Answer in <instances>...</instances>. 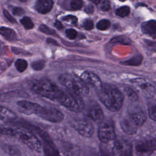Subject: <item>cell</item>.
Wrapping results in <instances>:
<instances>
[{
    "label": "cell",
    "mask_w": 156,
    "mask_h": 156,
    "mask_svg": "<svg viewBox=\"0 0 156 156\" xmlns=\"http://www.w3.org/2000/svg\"><path fill=\"white\" fill-rule=\"evenodd\" d=\"M99 100L110 111H118L124 101L122 93L116 87L110 84H104L98 90Z\"/></svg>",
    "instance_id": "6da1fadb"
},
{
    "label": "cell",
    "mask_w": 156,
    "mask_h": 156,
    "mask_svg": "<svg viewBox=\"0 0 156 156\" xmlns=\"http://www.w3.org/2000/svg\"><path fill=\"white\" fill-rule=\"evenodd\" d=\"M1 132L4 134L13 135L24 144L28 146L30 149L40 152L41 150V145L39 139L32 132L25 128L17 127L15 129H1Z\"/></svg>",
    "instance_id": "7a4b0ae2"
},
{
    "label": "cell",
    "mask_w": 156,
    "mask_h": 156,
    "mask_svg": "<svg viewBox=\"0 0 156 156\" xmlns=\"http://www.w3.org/2000/svg\"><path fill=\"white\" fill-rule=\"evenodd\" d=\"M60 83L65 87L68 91L80 96H86L89 93L88 85L80 78L74 74L65 73L60 76Z\"/></svg>",
    "instance_id": "3957f363"
},
{
    "label": "cell",
    "mask_w": 156,
    "mask_h": 156,
    "mask_svg": "<svg viewBox=\"0 0 156 156\" xmlns=\"http://www.w3.org/2000/svg\"><path fill=\"white\" fill-rule=\"evenodd\" d=\"M32 89L37 94L52 101H58L63 91L49 80L41 79L33 83Z\"/></svg>",
    "instance_id": "277c9868"
},
{
    "label": "cell",
    "mask_w": 156,
    "mask_h": 156,
    "mask_svg": "<svg viewBox=\"0 0 156 156\" xmlns=\"http://www.w3.org/2000/svg\"><path fill=\"white\" fill-rule=\"evenodd\" d=\"M70 111L79 113L85 108V103L81 96L72 92L63 91L57 101Z\"/></svg>",
    "instance_id": "5b68a950"
},
{
    "label": "cell",
    "mask_w": 156,
    "mask_h": 156,
    "mask_svg": "<svg viewBox=\"0 0 156 156\" xmlns=\"http://www.w3.org/2000/svg\"><path fill=\"white\" fill-rule=\"evenodd\" d=\"M98 138L104 143H109L115 139V132L113 122L112 120L103 119L98 129Z\"/></svg>",
    "instance_id": "8992f818"
},
{
    "label": "cell",
    "mask_w": 156,
    "mask_h": 156,
    "mask_svg": "<svg viewBox=\"0 0 156 156\" xmlns=\"http://www.w3.org/2000/svg\"><path fill=\"white\" fill-rule=\"evenodd\" d=\"M35 115L51 122H60L63 119V114L58 109L51 107L40 105Z\"/></svg>",
    "instance_id": "52a82bcc"
},
{
    "label": "cell",
    "mask_w": 156,
    "mask_h": 156,
    "mask_svg": "<svg viewBox=\"0 0 156 156\" xmlns=\"http://www.w3.org/2000/svg\"><path fill=\"white\" fill-rule=\"evenodd\" d=\"M135 88L144 96L152 98L155 95V90L154 87L149 82L142 78H136L130 80Z\"/></svg>",
    "instance_id": "ba28073f"
},
{
    "label": "cell",
    "mask_w": 156,
    "mask_h": 156,
    "mask_svg": "<svg viewBox=\"0 0 156 156\" xmlns=\"http://www.w3.org/2000/svg\"><path fill=\"white\" fill-rule=\"evenodd\" d=\"M112 153L116 155H131L132 145L131 144L123 139L114 140L112 146Z\"/></svg>",
    "instance_id": "9c48e42d"
},
{
    "label": "cell",
    "mask_w": 156,
    "mask_h": 156,
    "mask_svg": "<svg viewBox=\"0 0 156 156\" xmlns=\"http://www.w3.org/2000/svg\"><path fill=\"white\" fill-rule=\"evenodd\" d=\"M90 120L89 119H81L74 122V128L83 136L90 137L94 132V126Z\"/></svg>",
    "instance_id": "30bf717a"
},
{
    "label": "cell",
    "mask_w": 156,
    "mask_h": 156,
    "mask_svg": "<svg viewBox=\"0 0 156 156\" xmlns=\"http://www.w3.org/2000/svg\"><path fill=\"white\" fill-rule=\"evenodd\" d=\"M156 146V141L153 139H145L137 143L135 151L140 155H148L151 154Z\"/></svg>",
    "instance_id": "8fae6325"
},
{
    "label": "cell",
    "mask_w": 156,
    "mask_h": 156,
    "mask_svg": "<svg viewBox=\"0 0 156 156\" xmlns=\"http://www.w3.org/2000/svg\"><path fill=\"white\" fill-rule=\"evenodd\" d=\"M87 118L95 122H101L104 118L103 112L101 108L97 104L90 105L85 110V113Z\"/></svg>",
    "instance_id": "7c38bea8"
},
{
    "label": "cell",
    "mask_w": 156,
    "mask_h": 156,
    "mask_svg": "<svg viewBox=\"0 0 156 156\" xmlns=\"http://www.w3.org/2000/svg\"><path fill=\"white\" fill-rule=\"evenodd\" d=\"M80 77L87 85L98 90L103 85L99 77L96 74L91 71H87L83 72Z\"/></svg>",
    "instance_id": "4fadbf2b"
},
{
    "label": "cell",
    "mask_w": 156,
    "mask_h": 156,
    "mask_svg": "<svg viewBox=\"0 0 156 156\" xmlns=\"http://www.w3.org/2000/svg\"><path fill=\"white\" fill-rule=\"evenodd\" d=\"M138 127L141 126L146 121V115L145 112L140 108L132 110L126 115Z\"/></svg>",
    "instance_id": "5bb4252c"
},
{
    "label": "cell",
    "mask_w": 156,
    "mask_h": 156,
    "mask_svg": "<svg viewBox=\"0 0 156 156\" xmlns=\"http://www.w3.org/2000/svg\"><path fill=\"white\" fill-rule=\"evenodd\" d=\"M17 105L18 107L23 112V113L27 115L35 114L39 106L40 105L36 102L26 100L18 101L17 102Z\"/></svg>",
    "instance_id": "9a60e30c"
},
{
    "label": "cell",
    "mask_w": 156,
    "mask_h": 156,
    "mask_svg": "<svg viewBox=\"0 0 156 156\" xmlns=\"http://www.w3.org/2000/svg\"><path fill=\"white\" fill-rule=\"evenodd\" d=\"M121 126L122 130L128 135L135 134L138 128V127L127 115H126L121 120Z\"/></svg>",
    "instance_id": "2e32d148"
},
{
    "label": "cell",
    "mask_w": 156,
    "mask_h": 156,
    "mask_svg": "<svg viewBox=\"0 0 156 156\" xmlns=\"http://www.w3.org/2000/svg\"><path fill=\"white\" fill-rule=\"evenodd\" d=\"M53 5L52 0H37L35 5V9L38 13L46 14L52 9Z\"/></svg>",
    "instance_id": "e0dca14e"
},
{
    "label": "cell",
    "mask_w": 156,
    "mask_h": 156,
    "mask_svg": "<svg viewBox=\"0 0 156 156\" xmlns=\"http://www.w3.org/2000/svg\"><path fill=\"white\" fill-rule=\"evenodd\" d=\"M142 32L152 37L156 38V21L155 20H149L143 23L141 25Z\"/></svg>",
    "instance_id": "ac0fdd59"
},
{
    "label": "cell",
    "mask_w": 156,
    "mask_h": 156,
    "mask_svg": "<svg viewBox=\"0 0 156 156\" xmlns=\"http://www.w3.org/2000/svg\"><path fill=\"white\" fill-rule=\"evenodd\" d=\"M1 119L4 121H12L16 119V115L8 108L1 107Z\"/></svg>",
    "instance_id": "d6986e66"
},
{
    "label": "cell",
    "mask_w": 156,
    "mask_h": 156,
    "mask_svg": "<svg viewBox=\"0 0 156 156\" xmlns=\"http://www.w3.org/2000/svg\"><path fill=\"white\" fill-rule=\"evenodd\" d=\"M0 32L4 38L9 40H13L16 37L15 31L8 27H1L0 29Z\"/></svg>",
    "instance_id": "ffe728a7"
},
{
    "label": "cell",
    "mask_w": 156,
    "mask_h": 156,
    "mask_svg": "<svg viewBox=\"0 0 156 156\" xmlns=\"http://www.w3.org/2000/svg\"><path fill=\"white\" fill-rule=\"evenodd\" d=\"M130 11V9L129 7L124 5L117 9L116 10V14L120 17L124 18L127 16L129 14Z\"/></svg>",
    "instance_id": "44dd1931"
},
{
    "label": "cell",
    "mask_w": 156,
    "mask_h": 156,
    "mask_svg": "<svg viewBox=\"0 0 156 156\" xmlns=\"http://www.w3.org/2000/svg\"><path fill=\"white\" fill-rule=\"evenodd\" d=\"M15 66L18 71L23 72L27 67V63L25 60L19 58L16 60Z\"/></svg>",
    "instance_id": "7402d4cb"
},
{
    "label": "cell",
    "mask_w": 156,
    "mask_h": 156,
    "mask_svg": "<svg viewBox=\"0 0 156 156\" xmlns=\"http://www.w3.org/2000/svg\"><path fill=\"white\" fill-rule=\"evenodd\" d=\"M142 60H143V57L141 55H137L133 57V58H132L131 59L124 62V63L128 65L136 66V65H140L142 62Z\"/></svg>",
    "instance_id": "603a6c76"
},
{
    "label": "cell",
    "mask_w": 156,
    "mask_h": 156,
    "mask_svg": "<svg viewBox=\"0 0 156 156\" xmlns=\"http://www.w3.org/2000/svg\"><path fill=\"white\" fill-rule=\"evenodd\" d=\"M20 22L21 24L24 26V27L26 29H31L34 27V24L31 20V19L27 16L23 17L21 20Z\"/></svg>",
    "instance_id": "cb8c5ba5"
},
{
    "label": "cell",
    "mask_w": 156,
    "mask_h": 156,
    "mask_svg": "<svg viewBox=\"0 0 156 156\" xmlns=\"http://www.w3.org/2000/svg\"><path fill=\"white\" fill-rule=\"evenodd\" d=\"M110 26V22L108 20H102L99 21L96 25L98 29L100 30H105L108 29Z\"/></svg>",
    "instance_id": "d4e9b609"
},
{
    "label": "cell",
    "mask_w": 156,
    "mask_h": 156,
    "mask_svg": "<svg viewBox=\"0 0 156 156\" xmlns=\"http://www.w3.org/2000/svg\"><path fill=\"white\" fill-rule=\"evenodd\" d=\"M45 66V62L43 60H39L32 62V67L34 70L40 71L44 68Z\"/></svg>",
    "instance_id": "484cf974"
},
{
    "label": "cell",
    "mask_w": 156,
    "mask_h": 156,
    "mask_svg": "<svg viewBox=\"0 0 156 156\" xmlns=\"http://www.w3.org/2000/svg\"><path fill=\"white\" fill-rule=\"evenodd\" d=\"M149 115L150 118L154 121H156V103H152L148 108Z\"/></svg>",
    "instance_id": "4316f807"
},
{
    "label": "cell",
    "mask_w": 156,
    "mask_h": 156,
    "mask_svg": "<svg viewBox=\"0 0 156 156\" xmlns=\"http://www.w3.org/2000/svg\"><path fill=\"white\" fill-rule=\"evenodd\" d=\"M83 5L82 0H71L70 2V7L72 10L80 9Z\"/></svg>",
    "instance_id": "83f0119b"
},
{
    "label": "cell",
    "mask_w": 156,
    "mask_h": 156,
    "mask_svg": "<svg viewBox=\"0 0 156 156\" xmlns=\"http://www.w3.org/2000/svg\"><path fill=\"white\" fill-rule=\"evenodd\" d=\"M39 29L41 32H42L46 34H48V35H55L56 34V32H55V30L49 28V27H48L47 26H46L44 24L40 25L39 27Z\"/></svg>",
    "instance_id": "f1b7e54d"
},
{
    "label": "cell",
    "mask_w": 156,
    "mask_h": 156,
    "mask_svg": "<svg viewBox=\"0 0 156 156\" xmlns=\"http://www.w3.org/2000/svg\"><path fill=\"white\" fill-rule=\"evenodd\" d=\"M62 20L63 21H65L71 23L73 24H77V17L75 16L71 15H67V16H65L63 17Z\"/></svg>",
    "instance_id": "f546056e"
},
{
    "label": "cell",
    "mask_w": 156,
    "mask_h": 156,
    "mask_svg": "<svg viewBox=\"0 0 156 156\" xmlns=\"http://www.w3.org/2000/svg\"><path fill=\"white\" fill-rule=\"evenodd\" d=\"M65 34H66V37L71 39V40H73L76 37H77V31L74 29H67L66 31H65Z\"/></svg>",
    "instance_id": "4dcf8cb0"
},
{
    "label": "cell",
    "mask_w": 156,
    "mask_h": 156,
    "mask_svg": "<svg viewBox=\"0 0 156 156\" xmlns=\"http://www.w3.org/2000/svg\"><path fill=\"white\" fill-rule=\"evenodd\" d=\"M125 92L127 96L129 99H130L132 101H136L137 99V95L130 88H126Z\"/></svg>",
    "instance_id": "1f68e13d"
},
{
    "label": "cell",
    "mask_w": 156,
    "mask_h": 156,
    "mask_svg": "<svg viewBox=\"0 0 156 156\" xmlns=\"http://www.w3.org/2000/svg\"><path fill=\"white\" fill-rule=\"evenodd\" d=\"M83 27H84V29H85L86 30H91L93 28V22L90 19H85L83 21V24H82Z\"/></svg>",
    "instance_id": "d6a6232c"
},
{
    "label": "cell",
    "mask_w": 156,
    "mask_h": 156,
    "mask_svg": "<svg viewBox=\"0 0 156 156\" xmlns=\"http://www.w3.org/2000/svg\"><path fill=\"white\" fill-rule=\"evenodd\" d=\"M101 9L103 11H108L111 9L110 2L108 0H105L102 1L101 5Z\"/></svg>",
    "instance_id": "836d02e7"
},
{
    "label": "cell",
    "mask_w": 156,
    "mask_h": 156,
    "mask_svg": "<svg viewBox=\"0 0 156 156\" xmlns=\"http://www.w3.org/2000/svg\"><path fill=\"white\" fill-rule=\"evenodd\" d=\"M12 12L13 15L16 16H21L25 13V11L23 9L18 7H15L12 9Z\"/></svg>",
    "instance_id": "e575fe53"
},
{
    "label": "cell",
    "mask_w": 156,
    "mask_h": 156,
    "mask_svg": "<svg viewBox=\"0 0 156 156\" xmlns=\"http://www.w3.org/2000/svg\"><path fill=\"white\" fill-rule=\"evenodd\" d=\"M3 13H4V16L6 18V19H7L9 21H10V23H16L15 19L13 17H12V16L9 13L8 11H7L6 10H4Z\"/></svg>",
    "instance_id": "d590c367"
},
{
    "label": "cell",
    "mask_w": 156,
    "mask_h": 156,
    "mask_svg": "<svg viewBox=\"0 0 156 156\" xmlns=\"http://www.w3.org/2000/svg\"><path fill=\"white\" fill-rule=\"evenodd\" d=\"M84 11L88 14H91L94 12V7L91 4H88L85 7Z\"/></svg>",
    "instance_id": "8d00e7d4"
},
{
    "label": "cell",
    "mask_w": 156,
    "mask_h": 156,
    "mask_svg": "<svg viewBox=\"0 0 156 156\" xmlns=\"http://www.w3.org/2000/svg\"><path fill=\"white\" fill-rule=\"evenodd\" d=\"M147 45L153 51H156V42H153L151 41H146Z\"/></svg>",
    "instance_id": "74e56055"
},
{
    "label": "cell",
    "mask_w": 156,
    "mask_h": 156,
    "mask_svg": "<svg viewBox=\"0 0 156 156\" xmlns=\"http://www.w3.org/2000/svg\"><path fill=\"white\" fill-rule=\"evenodd\" d=\"M54 26L57 29H58L59 30H61L63 29V25L61 23V22H60L59 21H56L55 23H54Z\"/></svg>",
    "instance_id": "f35d334b"
},
{
    "label": "cell",
    "mask_w": 156,
    "mask_h": 156,
    "mask_svg": "<svg viewBox=\"0 0 156 156\" xmlns=\"http://www.w3.org/2000/svg\"><path fill=\"white\" fill-rule=\"evenodd\" d=\"M90 1H91V2H93V3H94V4H99L102 0H89Z\"/></svg>",
    "instance_id": "ab89813d"
},
{
    "label": "cell",
    "mask_w": 156,
    "mask_h": 156,
    "mask_svg": "<svg viewBox=\"0 0 156 156\" xmlns=\"http://www.w3.org/2000/svg\"><path fill=\"white\" fill-rule=\"evenodd\" d=\"M19 1H20L21 2H25V1H27V0H19Z\"/></svg>",
    "instance_id": "60d3db41"
},
{
    "label": "cell",
    "mask_w": 156,
    "mask_h": 156,
    "mask_svg": "<svg viewBox=\"0 0 156 156\" xmlns=\"http://www.w3.org/2000/svg\"><path fill=\"white\" fill-rule=\"evenodd\" d=\"M119 1H122V2H124V1H126V0H119Z\"/></svg>",
    "instance_id": "b9f144b4"
}]
</instances>
